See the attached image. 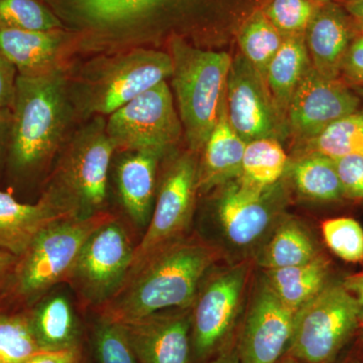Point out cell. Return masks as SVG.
<instances>
[{"instance_id":"cell-1","label":"cell","mask_w":363,"mask_h":363,"mask_svg":"<svg viewBox=\"0 0 363 363\" xmlns=\"http://www.w3.org/2000/svg\"><path fill=\"white\" fill-rule=\"evenodd\" d=\"M219 257L206 240L185 236L152 255L126 279L101 306L100 316L124 323L164 310L190 308Z\"/></svg>"},{"instance_id":"cell-2","label":"cell","mask_w":363,"mask_h":363,"mask_svg":"<svg viewBox=\"0 0 363 363\" xmlns=\"http://www.w3.org/2000/svg\"><path fill=\"white\" fill-rule=\"evenodd\" d=\"M286 178L269 188L247 185L240 179L218 190L212 207L213 238L207 242L228 264L252 260L272 229L286 213Z\"/></svg>"},{"instance_id":"cell-3","label":"cell","mask_w":363,"mask_h":363,"mask_svg":"<svg viewBox=\"0 0 363 363\" xmlns=\"http://www.w3.org/2000/svg\"><path fill=\"white\" fill-rule=\"evenodd\" d=\"M172 84L182 128L191 152L198 154L218 121L225 102L233 58L225 52L204 51L180 39L171 44Z\"/></svg>"},{"instance_id":"cell-4","label":"cell","mask_w":363,"mask_h":363,"mask_svg":"<svg viewBox=\"0 0 363 363\" xmlns=\"http://www.w3.org/2000/svg\"><path fill=\"white\" fill-rule=\"evenodd\" d=\"M13 109L11 166L28 173L51 156L63 133L66 101L61 74L52 69L40 75H18Z\"/></svg>"},{"instance_id":"cell-5","label":"cell","mask_w":363,"mask_h":363,"mask_svg":"<svg viewBox=\"0 0 363 363\" xmlns=\"http://www.w3.org/2000/svg\"><path fill=\"white\" fill-rule=\"evenodd\" d=\"M114 219L101 211L52 224L18 257L14 274V309H28L60 281H67L86 241L100 226Z\"/></svg>"},{"instance_id":"cell-6","label":"cell","mask_w":363,"mask_h":363,"mask_svg":"<svg viewBox=\"0 0 363 363\" xmlns=\"http://www.w3.org/2000/svg\"><path fill=\"white\" fill-rule=\"evenodd\" d=\"M253 267L252 260L228 264L212 269L203 281L191 306L195 359H212L235 342Z\"/></svg>"},{"instance_id":"cell-7","label":"cell","mask_w":363,"mask_h":363,"mask_svg":"<svg viewBox=\"0 0 363 363\" xmlns=\"http://www.w3.org/2000/svg\"><path fill=\"white\" fill-rule=\"evenodd\" d=\"M359 321L357 298L343 284H328L296 312L286 354L302 363H332Z\"/></svg>"},{"instance_id":"cell-8","label":"cell","mask_w":363,"mask_h":363,"mask_svg":"<svg viewBox=\"0 0 363 363\" xmlns=\"http://www.w3.org/2000/svg\"><path fill=\"white\" fill-rule=\"evenodd\" d=\"M199 160L191 152L174 157L166 167L142 240L135 247L128 279L150 257L185 238L194 216ZM125 279V281H126Z\"/></svg>"},{"instance_id":"cell-9","label":"cell","mask_w":363,"mask_h":363,"mask_svg":"<svg viewBox=\"0 0 363 363\" xmlns=\"http://www.w3.org/2000/svg\"><path fill=\"white\" fill-rule=\"evenodd\" d=\"M182 123L166 81L138 95L109 117L114 149L164 155L180 138Z\"/></svg>"},{"instance_id":"cell-10","label":"cell","mask_w":363,"mask_h":363,"mask_svg":"<svg viewBox=\"0 0 363 363\" xmlns=\"http://www.w3.org/2000/svg\"><path fill=\"white\" fill-rule=\"evenodd\" d=\"M133 252L125 229L112 219L91 234L67 281L86 302L101 307L125 283Z\"/></svg>"},{"instance_id":"cell-11","label":"cell","mask_w":363,"mask_h":363,"mask_svg":"<svg viewBox=\"0 0 363 363\" xmlns=\"http://www.w3.org/2000/svg\"><path fill=\"white\" fill-rule=\"evenodd\" d=\"M235 339L240 363H278L286 354L295 313L286 308L260 274Z\"/></svg>"},{"instance_id":"cell-12","label":"cell","mask_w":363,"mask_h":363,"mask_svg":"<svg viewBox=\"0 0 363 363\" xmlns=\"http://www.w3.org/2000/svg\"><path fill=\"white\" fill-rule=\"evenodd\" d=\"M225 105L229 123L245 142L279 140L288 128L274 106L266 80L242 55L233 59Z\"/></svg>"},{"instance_id":"cell-13","label":"cell","mask_w":363,"mask_h":363,"mask_svg":"<svg viewBox=\"0 0 363 363\" xmlns=\"http://www.w3.org/2000/svg\"><path fill=\"white\" fill-rule=\"evenodd\" d=\"M114 149L106 131L91 128L74 143L61 169L64 201L78 217L101 212Z\"/></svg>"},{"instance_id":"cell-14","label":"cell","mask_w":363,"mask_h":363,"mask_svg":"<svg viewBox=\"0 0 363 363\" xmlns=\"http://www.w3.org/2000/svg\"><path fill=\"white\" fill-rule=\"evenodd\" d=\"M167 52L136 50L112 60L90 88L89 104L97 113L111 114L173 74Z\"/></svg>"},{"instance_id":"cell-15","label":"cell","mask_w":363,"mask_h":363,"mask_svg":"<svg viewBox=\"0 0 363 363\" xmlns=\"http://www.w3.org/2000/svg\"><path fill=\"white\" fill-rule=\"evenodd\" d=\"M359 100L337 79L324 77L310 67L294 93L286 113L293 135L312 140L330 124L357 112Z\"/></svg>"},{"instance_id":"cell-16","label":"cell","mask_w":363,"mask_h":363,"mask_svg":"<svg viewBox=\"0 0 363 363\" xmlns=\"http://www.w3.org/2000/svg\"><path fill=\"white\" fill-rule=\"evenodd\" d=\"M138 363H191V307L119 323Z\"/></svg>"},{"instance_id":"cell-17","label":"cell","mask_w":363,"mask_h":363,"mask_svg":"<svg viewBox=\"0 0 363 363\" xmlns=\"http://www.w3.org/2000/svg\"><path fill=\"white\" fill-rule=\"evenodd\" d=\"M72 217L78 216L59 196L28 204L0 190V250L20 257L43 230Z\"/></svg>"},{"instance_id":"cell-18","label":"cell","mask_w":363,"mask_h":363,"mask_svg":"<svg viewBox=\"0 0 363 363\" xmlns=\"http://www.w3.org/2000/svg\"><path fill=\"white\" fill-rule=\"evenodd\" d=\"M247 143L229 123L224 102L218 121L201 150L198 173L199 192H210L240 178Z\"/></svg>"},{"instance_id":"cell-19","label":"cell","mask_w":363,"mask_h":363,"mask_svg":"<svg viewBox=\"0 0 363 363\" xmlns=\"http://www.w3.org/2000/svg\"><path fill=\"white\" fill-rule=\"evenodd\" d=\"M311 66L322 76L337 79L351 44L347 18L337 6L318 9L305 33Z\"/></svg>"},{"instance_id":"cell-20","label":"cell","mask_w":363,"mask_h":363,"mask_svg":"<svg viewBox=\"0 0 363 363\" xmlns=\"http://www.w3.org/2000/svg\"><path fill=\"white\" fill-rule=\"evenodd\" d=\"M26 310L40 351L58 352L81 348L80 324L65 295L47 294Z\"/></svg>"},{"instance_id":"cell-21","label":"cell","mask_w":363,"mask_h":363,"mask_svg":"<svg viewBox=\"0 0 363 363\" xmlns=\"http://www.w3.org/2000/svg\"><path fill=\"white\" fill-rule=\"evenodd\" d=\"M316 240L304 222L285 214L253 257L260 271L285 269L311 262L320 255Z\"/></svg>"},{"instance_id":"cell-22","label":"cell","mask_w":363,"mask_h":363,"mask_svg":"<svg viewBox=\"0 0 363 363\" xmlns=\"http://www.w3.org/2000/svg\"><path fill=\"white\" fill-rule=\"evenodd\" d=\"M161 155L133 152L117 169L121 201L131 220L140 228L147 227L156 195L157 162Z\"/></svg>"},{"instance_id":"cell-23","label":"cell","mask_w":363,"mask_h":363,"mask_svg":"<svg viewBox=\"0 0 363 363\" xmlns=\"http://www.w3.org/2000/svg\"><path fill=\"white\" fill-rule=\"evenodd\" d=\"M277 298L294 313L329 284V262L322 253L311 262L285 269L260 271Z\"/></svg>"},{"instance_id":"cell-24","label":"cell","mask_w":363,"mask_h":363,"mask_svg":"<svg viewBox=\"0 0 363 363\" xmlns=\"http://www.w3.org/2000/svg\"><path fill=\"white\" fill-rule=\"evenodd\" d=\"M310 67L305 35L285 38L267 67L264 80L274 106L286 123L294 93Z\"/></svg>"},{"instance_id":"cell-25","label":"cell","mask_w":363,"mask_h":363,"mask_svg":"<svg viewBox=\"0 0 363 363\" xmlns=\"http://www.w3.org/2000/svg\"><path fill=\"white\" fill-rule=\"evenodd\" d=\"M61 44V35L56 30L0 28V52L20 71V75H40L52 70Z\"/></svg>"},{"instance_id":"cell-26","label":"cell","mask_w":363,"mask_h":363,"mask_svg":"<svg viewBox=\"0 0 363 363\" xmlns=\"http://www.w3.org/2000/svg\"><path fill=\"white\" fill-rule=\"evenodd\" d=\"M286 178L298 194L312 201H336L345 195L333 160L306 154L290 162Z\"/></svg>"},{"instance_id":"cell-27","label":"cell","mask_w":363,"mask_h":363,"mask_svg":"<svg viewBox=\"0 0 363 363\" xmlns=\"http://www.w3.org/2000/svg\"><path fill=\"white\" fill-rule=\"evenodd\" d=\"M290 162L281 142L276 138L252 140L245 147L238 179L253 187H272L285 178Z\"/></svg>"},{"instance_id":"cell-28","label":"cell","mask_w":363,"mask_h":363,"mask_svg":"<svg viewBox=\"0 0 363 363\" xmlns=\"http://www.w3.org/2000/svg\"><path fill=\"white\" fill-rule=\"evenodd\" d=\"M284 40L285 38L283 35L262 11L252 14L248 18L238 37L242 56L264 79L269 64L279 51Z\"/></svg>"},{"instance_id":"cell-29","label":"cell","mask_w":363,"mask_h":363,"mask_svg":"<svg viewBox=\"0 0 363 363\" xmlns=\"http://www.w3.org/2000/svg\"><path fill=\"white\" fill-rule=\"evenodd\" d=\"M307 154H318L331 160L350 155H363V114L344 116L322 133L308 140Z\"/></svg>"},{"instance_id":"cell-30","label":"cell","mask_w":363,"mask_h":363,"mask_svg":"<svg viewBox=\"0 0 363 363\" xmlns=\"http://www.w3.org/2000/svg\"><path fill=\"white\" fill-rule=\"evenodd\" d=\"M40 352L26 310L0 312V363H26Z\"/></svg>"},{"instance_id":"cell-31","label":"cell","mask_w":363,"mask_h":363,"mask_svg":"<svg viewBox=\"0 0 363 363\" xmlns=\"http://www.w3.org/2000/svg\"><path fill=\"white\" fill-rule=\"evenodd\" d=\"M59 21L35 0H0V28L51 32Z\"/></svg>"},{"instance_id":"cell-32","label":"cell","mask_w":363,"mask_h":363,"mask_svg":"<svg viewBox=\"0 0 363 363\" xmlns=\"http://www.w3.org/2000/svg\"><path fill=\"white\" fill-rule=\"evenodd\" d=\"M321 228L327 247L338 257L348 262L363 260V229L357 220L348 217L329 219Z\"/></svg>"},{"instance_id":"cell-33","label":"cell","mask_w":363,"mask_h":363,"mask_svg":"<svg viewBox=\"0 0 363 363\" xmlns=\"http://www.w3.org/2000/svg\"><path fill=\"white\" fill-rule=\"evenodd\" d=\"M92 343L97 363H138L121 325L107 318H98L93 327Z\"/></svg>"},{"instance_id":"cell-34","label":"cell","mask_w":363,"mask_h":363,"mask_svg":"<svg viewBox=\"0 0 363 363\" xmlns=\"http://www.w3.org/2000/svg\"><path fill=\"white\" fill-rule=\"evenodd\" d=\"M318 9L313 0H272L264 14L286 38L305 35Z\"/></svg>"},{"instance_id":"cell-35","label":"cell","mask_w":363,"mask_h":363,"mask_svg":"<svg viewBox=\"0 0 363 363\" xmlns=\"http://www.w3.org/2000/svg\"><path fill=\"white\" fill-rule=\"evenodd\" d=\"M83 13L102 23L133 20L150 11L162 0H76Z\"/></svg>"},{"instance_id":"cell-36","label":"cell","mask_w":363,"mask_h":363,"mask_svg":"<svg viewBox=\"0 0 363 363\" xmlns=\"http://www.w3.org/2000/svg\"><path fill=\"white\" fill-rule=\"evenodd\" d=\"M333 161L345 195L363 199V155H350Z\"/></svg>"},{"instance_id":"cell-37","label":"cell","mask_w":363,"mask_h":363,"mask_svg":"<svg viewBox=\"0 0 363 363\" xmlns=\"http://www.w3.org/2000/svg\"><path fill=\"white\" fill-rule=\"evenodd\" d=\"M18 257L0 250V312L14 309L13 283Z\"/></svg>"},{"instance_id":"cell-38","label":"cell","mask_w":363,"mask_h":363,"mask_svg":"<svg viewBox=\"0 0 363 363\" xmlns=\"http://www.w3.org/2000/svg\"><path fill=\"white\" fill-rule=\"evenodd\" d=\"M16 79V67L0 52V112L13 108Z\"/></svg>"},{"instance_id":"cell-39","label":"cell","mask_w":363,"mask_h":363,"mask_svg":"<svg viewBox=\"0 0 363 363\" xmlns=\"http://www.w3.org/2000/svg\"><path fill=\"white\" fill-rule=\"evenodd\" d=\"M344 73L355 82H363V37L357 38L350 45L342 67Z\"/></svg>"},{"instance_id":"cell-40","label":"cell","mask_w":363,"mask_h":363,"mask_svg":"<svg viewBox=\"0 0 363 363\" xmlns=\"http://www.w3.org/2000/svg\"><path fill=\"white\" fill-rule=\"evenodd\" d=\"M26 363H83L82 350L79 348L58 352L42 351Z\"/></svg>"},{"instance_id":"cell-41","label":"cell","mask_w":363,"mask_h":363,"mask_svg":"<svg viewBox=\"0 0 363 363\" xmlns=\"http://www.w3.org/2000/svg\"><path fill=\"white\" fill-rule=\"evenodd\" d=\"M208 363H240L235 342L230 347L218 353L216 357L210 359V362Z\"/></svg>"},{"instance_id":"cell-42","label":"cell","mask_w":363,"mask_h":363,"mask_svg":"<svg viewBox=\"0 0 363 363\" xmlns=\"http://www.w3.org/2000/svg\"><path fill=\"white\" fill-rule=\"evenodd\" d=\"M347 290H350L355 297L363 295V274L350 277L343 283Z\"/></svg>"},{"instance_id":"cell-43","label":"cell","mask_w":363,"mask_h":363,"mask_svg":"<svg viewBox=\"0 0 363 363\" xmlns=\"http://www.w3.org/2000/svg\"><path fill=\"white\" fill-rule=\"evenodd\" d=\"M346 9L358 21H363V0H348Z\"/></svg>"},{"instance_id":"cell-44","label":"cell","mask_w":363,"mask_h":363,"mask_svg":"<svg viewBox=\"0 0 363 363\" xmlns=\"http://www.w3.org/2000/svg\"><path fill=\"white\" fill-rule=\"evenodd\" d=\"M4 112L9 111L0 112V147H1L2 135H4V126H6V117Z\"/></svg>"},{"instance_id":"cell-45","label":"cell","mask_w":363,"mask_h":363,"mask_svg":"<svg viewBox=\"0 0 363 363\" xmlns=\"http://www.w3.org/2000/svg\"><path fill=\"white\" fill-rule=\"evenodd\" d=\"M278 363H302L298 362V359L291 357V355L285 354L281 358V360Z\"/></svg>"},{"instance_id":"cell-46","label":"cell","mask_w":363,"mask_h":363,"mask_svg":"<svg viewBox=\"0 0 363 363\" xmlns=\"http://www.w3.org/2000/svg\"><path fill=\"white\" fill-rule=\"evenodd\" d=\"M357 300L358 303H359V316H360V321H363V295L362 296H358Z\"/></svg>"},{"instance_id":"cell-47","label":"cell","mask_w":363,"mask_h":363,"mask_svg":"<svg viewBox=\"0 0 363 363\" xmlns=\"http://www.w3.org/2000/svg\"><path fill=\"white\" fill-rule=\"evenodd\" d=\"M343 363H358L357 360L354 359H350V360H346V362H344Z\"/></svg>"},{"instance_id":"cell-48","label":"cell","mask_w":363,"mask_h":363,"mask_svg":"<svg viewBox=\"0 0 363 363\" xmlns=\"http://www.w3.org/2000/svg\"><path fill=\"white\" fill-rule=\"evenodd\" d=\"M360 21V30H362V37H363V21Z\"/></svg>"},{"instance_id":"cell-49","label":"cell","mask_w":363,"mask_h":363,"mask_svg":"<svg viewBox=\"0 0 363 363\" xmlns=\"http://www.w3.org/2000/svg\"><path fill=\"white\" fill-rule=\"evenodd\" d=\"M314 2H324V1H328V0H313Z\"/></svg>"},{"instance_id":"cell-50","label":"cell","mask_w":363,"mask_h":363,"mask_svg":"<svg viewBox=\"0 0 363 363\" xmlns=\"http://www.w3.org/2000/svg\"><path fill=\"white\" fill-rule=\"evenodd\" d=\"M83 363H84V362H83Z\"/></svg>"}]
</instances>
